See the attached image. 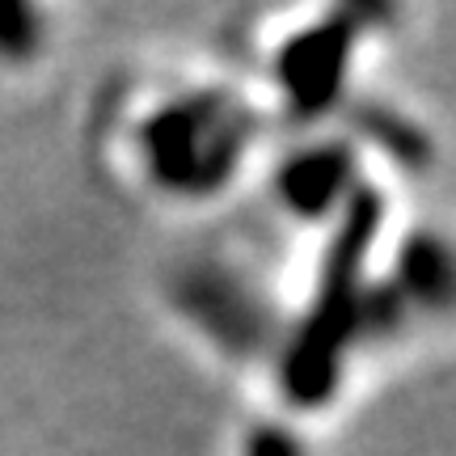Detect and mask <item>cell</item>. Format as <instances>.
Segmentation results:
<instances>
[{
    "instance_id": "6da1fadb",
    "label": "cell",
    "mask_w": 456,
    "mask_h": 456,
    "mask_svg": "<svg viewBox=\"0 0 456 456\" xmlns=\"http://www.w3.org/2000/svg\"><path fill=\"white\" fill-rule=\"evenodd\" d=\"M380 228V195L355 191L342 208V220L330 237L322 283L313 296V309L296 330L292 351L283 355L279 385L296 406H326L342 376V359L351 346L359 317L368 313L363 300V262L372 254V237Z\"/></svg>"
},
{
    "instance_id": "7a4b0ae2",
    "label": "cell",
    "mask_w": 456,
    "mask_h": 456,
    "mask_svg": "<svg viewBox=\"0 0 456 456\" xmlns=\"http://www.w3.org/2000/svg\"><path fill=\"white\" fill-rule=\"evenodd\" d=\"M148 174L165 191L178 195H208L224 186L232 165L245 148V118L228 110L224 98H182L165 106L140 127Z\"/></svg>"
},
{
    "instance_id": "3957f363",
    "label": "cell",
    "mask_w": 456,
    "mask_h": 456,
    "mask_svg": "<svg viewBox=\"0 0 456 456\" xmlns=\"http://www.w3.org/2000/svg\"><path fill=\"white\" fill-rule=\"evenodd\" d=\"M355 34L359 26L342 13L322 21V26L300 30L279 47L275 81L300 118H317L322 110L334 106V98L342 94V81H346V60L355 47Z\"/></svg>"
},
{
    "instance_id": "277c9868",
    "label": "cell",
    "mask_w": 456,
    "mask_h": 456,
    "mask_svg": "<svg viewBox=\"0 0 456 456\" xmlns=\"http://www.w3.org/2000/svg\"><path fill=\"white\" fill-rule=\"evenodd\" d=\"M279 203L300 220H322L346 208L355 195V161L342 144H317L296 152L292 161L279 165L275 174Z\"/></svg>"
},
{
    "instance_id": "5b68a950",
    "label": "cell",
    "mask_w": 456,
    "mask_h": 456,
    "mask_svg": "<svg viewBox=\"0 0 456 456\" xmlns=\"http://www.w3.org/2000/svg\"><path fill=\"white\" fill-rule=\"evenodd\" d=\"M182 309L195 313L212 334H220L216 342H228V346H249V342H258V334H262L258 309L245 300L241 288H232V283L220 275L191 279V288L182 292Z\"/></svg>"
},
{
    "instance_id": "8992f818",
    "label": "cell",
    "mask_w": 456,
    "mask_h": 456,
    "mask_svg": "<svg viewBox=\"0 0 456 456\" xmlns=\"http://www.w3.org/2000/svg\"><path fill=\"white\" fill-rule=\"evenodd\" d=\"M402 283L414 300L423 305H444L452 292V271H448V249L436 237L419 232L414 241L402 249Z\"/></svg>"
},
{
    "instance_id": "52a82bcc",
    "label": "cell",
    "mask_w": 456,
    "mask_h": 456,
    "mask_svg": "<svg viewBox=\"0 0 456 456\" xmlns=\"http://www.w3.org/2000/svg\"><path fill=\"white\" fill-rule=\"evenodd\" d=\"M43 43V26L30 4H0V60H30Z\"/></svg>"
},
{
    "instance_id": "ba28073f",
    "label": "cell",
    "mask_w": 456,
    "mask_h": 456,
    "mask_svg": "<svg viewBox=\"0 0 456 456\" xmlns=\"http://www.w3.org/2000/svg\"><path fill=\"white\" fill-rule=\"evenodd\" d=\"M245 456H300L296 440L288 431H279V427H258L249 444H245Z\"/></svg>"
}]
</instances>
